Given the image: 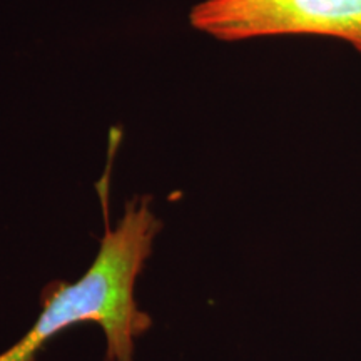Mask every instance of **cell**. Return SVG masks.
I'll return each mask as SVG.
<instances>
[{"mask_svg":"<svg viewBox=\"0 0 361 361\" xmlns=\"http://www.w3.org/2000/svg\"><path fill=\"white\" fill-rule=\"evenodd\" d=\"M194 29L226 42L273 35H322L361 54V0H206Z\"/></svg>","mask_w":361,"mask_h":361,"instance_id":"2","label":"cell"},{"mask_svg":"<svg viewBox=\"0 0 361 361\" xmlns=\"http://www.w3.org/2000/svg\"><path fill=\"white\" fill-rule=\"evenodd\" d=\"M109 171L96 184L104 209L106 231L92 264L78 281L45 284L40 313L16 345L0 353V361H35L44 345L72 324L97 323L106 335V361H134V341L152 326L139 310L134 290L162 223L151 209V197L126 202L116 228L109 224Z\"/></svg>","mask_w":361,"mask_h":361,"instance_id":"1","label":"cell"}]
</instances>
